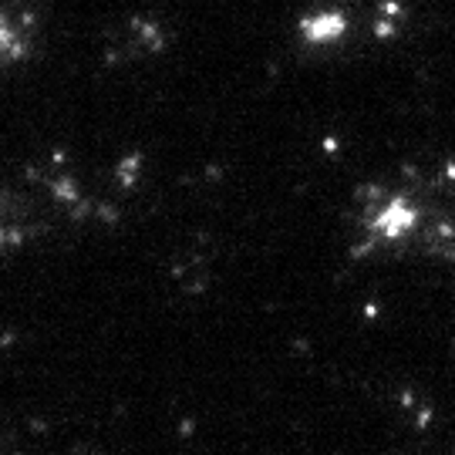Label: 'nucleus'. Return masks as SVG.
<instances>
[{
    "mask_svg": "<svg viewBox=\"0 0 455 455\" xmlns=\"http://www.w3.org/2000/svg\"><path fill=\"white\" fill-rule=\"evenodd\" d=\"M303 31H307L310 41H334V38H341L344 17L341 14H317V17L303 20Z\"/></svg>",
    "mask_w": 455,
    "mask_h": 455,
    "instance_id": "nucleus-1",
    "label": "nucleus"
}]
</instances>
